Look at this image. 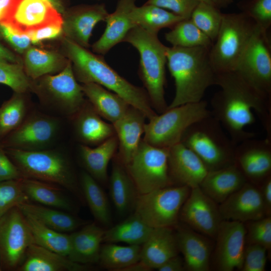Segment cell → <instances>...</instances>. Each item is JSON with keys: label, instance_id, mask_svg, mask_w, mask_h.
Returning <instances> with one entry per match:
<instances>
[{"label": "cell", "instance_id": "obj_1", "mask_svg": "<svg viewBox=\"0 0 271 271\" xmlns=\"http://www.w3.org/2000/svg\"><path fill=\"white\" fill-rule=\"evenodd\" d=\"M216 85L220 87L211 98L212 115L220 123L236 145L254 138L245 127L255 122L253 110L271 139V97L255 89L235 71L217 73Z\"/></svg>", "mask_w": 271, "mask_h": 271}, {"label": "cell", "instance_id": "obj_2", "mask_svg": "<svg viewBox=\"0 0 271 271\" xmlns=\"http://www.w3.org/2000/svg\"><path fill=\"white\" fill-rule=\"evenodd\" d=\"M63 48L71 61L76 80L83 83H95L116 93L130 106L142 111L149 120L157 114L152 108L146 90L121 76L105 61L65 38Z\"/></svg>", "mask_w": 271, "mask_h": 271}, {"label": "cell", "instance_id": "obj_3", "mask_svg": "<svg viewBox=\"0 0 271 271\" xmlns=\"http://www.w3.org/2000/svg\"><path fill=\"white\" fill-rule=\"evenodd\" d=\"M209 48L167 47V64L175 85L171 108L201 101L206 90L216 85L217 73L209 56Z\"/></svg>", "mask_w": 271, "mask_h": 271}, {"label": "cell", "instance_id": "obj_4", "mask_svg": "<svg viewBox=\"0 0 271 271\" xmlns=\"http://www.w3.org/2000/svg\"><path fill=\"white\" fill-rule=\"evenodd\" d=\"M123 42L130 44L138 51L139 77L152 108L156 113H163L168 107L165 97L167 47L159 40L158 34L138 26L128 32Z\"/></svg>", "mask_w": 271, "mask_h": 271}, {"label": "cell", "instance_id": "obj_5", "mask_svg": "<svg viewBox=\"0 0 271 271\" xmlns=\"http://www.w3.org/2000/svg\"><path fill=\"white\" fill-rule=\"evenodd\" d=\"M5 149L23 178L61 186L79 199H84L70 163L61 154L46 150Z\"/></svg>", "mask_w": 271, "mask_h": 271}, {"label": "cell", "instance_id": "obj_6", "mask_svg": "<svg viewBox=\"0 0 271 271\" xmlns=\"http://www.w3.org/2000/svg\"><path fill=\"white\" fill-rule=\"evenodd\" d=\"M181 143L200 159L208 171L234 163L236 145L212 114L192 124Z\"/></svg>", "mask_w": 271, "mask_h": 271}, {"label": "cell", "instance_id": "obj_7", "mask_svg": "<svg viewBox=\"0 0 271 271\" xmlns=\"http://www.w3.org/2000/svg\"><path fill=\"white\" fill-rule=\"evenodd\" d=\"M257 25L242 12L223 13L215 40L209 50L217 73L234 71Z\"/></svg>", "mask_w": 271, "mask_h": 271}, {"label": "cell", "instance_id": "obj_8", "mask_svg": "<svg viewBox=\"0 0 271 271\" xmlns=\"http://www.w3.org/2000/svg\"><path fill=\"white\" fill-rule=\"evenodd\" d=\"M211 114L204 100L167 108L145 123L143 140L154 147L170 148L181 142L192 124Z\"/></svg>", "mask_w": 271, "mask_h": 271}, {"label": "cell", "instance_id": "obj_9", "mask_svg": "<svg viewBox=\"0 0 271 271\" xmlns=\"http://www.w3.org/2000/svg\"><path fill=\"white\" fill-rule=\"evenodd\" d=\"M191 188L187 186H170L139 195L134 213L149 226L173 228L178 224L181 207Z\"/></svg>", "mask_w": 271, "mask_h": 271}, {"label": "cell", "instance_id": "obj_10", "mask_svg": "<svg viewBox=\"0 0 271 271\" xmlns=\"http://www.w3.org/2000/svg\"><path fill=\"white\" fill-rule=\"evenodd\" d=\"M169 148L153 146L142 139L125 167L139 195L174 185L168 167Z\"/></svg>", "mask_w": 271, "mask_h": 271}, {"label": "cell", "instance_id": "obj_11", "mask_svg": "<svg viewBox=\"0 0 271 271\" xmlns=\"http://www.w3.org/2000/svg\"><path fill=\"white\" fill-rule=\"evenodd\" d=\"M33 88L46 104L67 115L74 116L84 106L82 85L74 75L72 65L68 59L65 67L56 75H46Z\"/></svg>", "mask_w": 271, "mask_h": 271}, {"label": "cell", "instance_id": "obj_12", "mask_svg": "<svg viewBox=\"0 0 271 271\" xmlns=\"http://www.w3.org/2000/svg\"><path fill=\"white\" fill-rule=\"evenodd\" d=\"M267 32L257 25L234 71L271 97V47Z\"/></svg>", "mask_w": 271, "mask_h": 271}, {"label": "cell", "instance_id": "obj_13", "mask_svg": "<svg viewBox=\"0 0 271 271\" xmlns=\"http://www.w3.org/2000/svg\"><path fill=\"white\" fill-rule=\"evenodd\" d=\"M33 243L25 216L17 206L0 217V258L3 267L17 270Z\"/></svg>", "mask_w": 271, "mask_h": 271}, {"label": "cell", "instance_id": "obj_14", "mask_svg": "<svg viewBox=\"0 0 271 271\" xmlns=\"http://www.w3.org/2000/svg\"><path fill=\"white\" fill-rule=\"evenodd\" d=\"M246 230L244 223L223 220L218 228L212 263L219 271L241 270L245 248Z\"/></svg>", "mask_w": 271, "mask_h": 271}, {"label": "cell", "instance_id": "obj_15", "mask_svg": "<svg viewBox=\"0 0 271 271\" xmlns=\"http://www.w3.org/2000/svg\"><path fill=\"white\" fill-rule=\"evenodd\" d=\"M217 204L199 187L192 188L181 207L179 220L197 232L215 239L223 220Z\"/></svg>", "mask_w": 271, "mask_h": 271}, {"label": "cell", "instance_id": "obj_16", "mask_svg": "<svg viewBox=\"0 0 271 271\" xmlns=\"http://www.w3.org/2000/svg\"><path fill=\"white\" fill-rule=\"evenodd\" d=\"M58 128L54 118L41 114L28 115L24 122L1 141L4 148L25 151L44 150Z\"/></svg>", "mask_w": 271, "mask_h": 271}, {"label": "cell", "instance_id": "obj_17", "mask_svg": "<svg viewBox=\"0 0 271 271\" xmlns=\"http://www.w3.org/2000/svg\"><path fill=\"white\" fill-rule=\"evenodd\" d=\"M234 163L247 182L259 185L271 173V139L245 140L235 146Z\"/></svg>", "mask_w": 271, "mask_h": 271}, {"label": "cell", "instance_id": "obj_18", "mask_svg": "<svg viewBox=\"0 0 271 271\" xmlns=\"http://www.w3.org/2000/svg\"><path fill=\"white\" fill-rule=\"evenodd\" d=\"M5 23L21 34L55 24H63L62 14L45 0H18Z\"/></svg>", "mask_w": 271, "mask_h": 271}, {"label": "cell", "instance_id": "obj_19", "mask_svg": "<svg viewBox=\"0 0 271 271\" xmlns=\"http://www.w3.org/2000/svg\"><path fill=\"white\" fill-rule=\"evenodd\" d=\"M108 14L104 4L72 7L62 14L63 33L76 44L88 48L93 28L98 23L105 21Z\"/></svg>", "mask_w": 271, "mask_h": 271}, {"label": "cell", "instance_id": "obj_20", "mask_svg": "<svg viewBox=\"0 0 271 271\" xmlns=\"http://www.w3.org/2000/svg\"><path fill=\"white\" fill-rule=\"evenodd\" d=\"M223 220L244 223L265 216L259 188L247 182L219 205Z\"/></svg>", "mask_w": 271, "mask_h": 271}, {"label": "cell", "instance_id": "obj_21", "mask_svg": "<svg viewBox=\"0 0 271 271\" xmlns=\"http://www.w3.org/2000/svg\"><path fill=\"white\" fill-rule=\"evenodd\" d=\"M168 167L174 184L191 189L199 187L208 172L200 159L181 142L169 148Z\"/></svg>", "mask_w": 271, "mask_h": 271}, {"label": "cell", "instance_id": "obj_22", "mask_svg": "<svg viewBox=\"0 0 271 271\" xmlns=\"http://www.w3.org/2000/svg\"><path fill=\"white\" fill-rule=\"evenodd\" d=\"M175 228L179 250L183 255L185 270H209L213 248L212 241L183 223H178Z\"/></svg>", "mask_w": 271, "mask_h": 271}, {"label": "cell", "instance_id": "obj_23", "mask_svg": "<svg viewBox=\"0 0 271 271\" xmlns=\"http://www.w3.org/2000/svg\"><path fill=\"white\" fill-rule=\"evenodd\" d=\"M136 2V0H118L115 11L109 14L105 21L104 32L92 45L94 52L106 54L114 46L122 42L128 32L136 26L131 17Z\"/></svg>", "mask_w": 271, "mask_h": 271}, {"label": "cell", "instance_id": "obj_24", "mask_svg": "<svg viewBox=\"0 0 271 271\" xmlns=\"http://www.w3.org/2000/svg\"><path fill=\"white\" fill-rule=\"evenodd\" d=\"M145 114L130 106L113 126L118 141V160L126 166L136 152L144 132Z\"/></svg>", "mask_w": 271, "mask_h": 271}, {"label": "cell", "instance_id": "obj_25", "mask_svg": "<svg viewBox=\"0 0 271 271\" xmlns=\"http://www.w3.org/2000/svg\"><path fill=\"white\" fill-rule=\"evenodd\" d=\"M247 182L233 163L216 170L208 171L199 187L217 204H220Z\"/></svg>", "mask_w": 271, "mask_h": 271}, {"label": "cell", "instance_id": "obj_26", "mask_svg": "<svg viewBox=\"0 0 271 271\" xmlns=\"http://www.w3.org/2000/svg\"><path fill=\"white\" fill-rule=\"evenodd\" d=\"M179 252L176 233L173 228H155L142 245L140 260L151 270L157 269Z\"/></svg>", "mask_w": 271, "mask_h": 271}, {"label": "cell", "instance_id": "obj_27", "mask_svg": "<svg viewBox=\"0 0 271 271\" xmlns=\"http://www.w3.org/2000/svg\"><path fill=\"white\" fill-rule=\"evenodd\" d=\"M105 232L95 223H88L70 234V250L68 258L81 264L98 262L101 243Z\"/></svg>", "mask_w": 271, "mask_h": 271}, {"label": "cell", "instance_id": "obj_28", "mask_svg": "<svg viewBox=\"0 0 271 271\" xmlns=\"http://www.w3.org/2000/svg\"><path fill=\"white\" fill-rule=\"evenodd\" d=\"M89 267L35 243L28 248L19 271H84Z\"/></svg>", "mask_w": 271, "mask_h": 271}, {"label": "cell", "instance_id": "obj_29", "mask_svg": "<svg viewBox=\"0 0 271 271\" xmlns=\"http://www.w3.org/2000/svg\"><path fill=\"white\" fill-rule=\"evenodd\" d=\"M73 116L75 133L83 145H98L115 135L113 124L102 120L90 103Z\"/></svg>", "mask_w": 271, "mask_h": 271}, {"label": "cell", "instance_id": "obj_30", "mask_svg": "<svg viewBox=\"0 0 271 271\" xmlns=\"http://www.w3.org/2000/svg\"><path fill=\"white\" fill-rule=\"evenodd\" d=\"M82 87L94 110L112 124L121 118L130 106L116 93L96 83H83Z\"/></svg>", "mask_w": 271, "mask_h": 271}, {"label": "cell", "instance_id": "obj_31", "mask_svg": "<svg viewBox=\"0 0 271 271\" xmlns=\"http://www.w3.org/2000/svg\"><path fill=\"white\" fill-rule=\"evenodd\" d=\"M17 207L26 215H30L44 225L61 232L74 231L89 223L69 212L30 202L22 203Z\"/></svg>", "mask_w": 271, "mask_h": 271}, {"label": "cell", "instance_id": "obj_32", "mask_svg": "<svg viewBox=\"0 0 271 271\" xmlns=\"http://www.w3.org/2000/svg\"><path fill=\"white\" fill-rule=\"evenodd\" d=\"M124 166L114 161L109 178L110 195L117 212L123 215L134 207L139 195Z\"/></svg>", "mask_w": 271, "mask_h": 271}, {"label": "cell", "instance_id": "obj_33", "mask_svg": "<svg viewBox=\"0 0 271 271\" xmlns=\"http://www.w3.org/2000/svg\"><path fill=\"white\" fill-rule=\"evenodd\" d=\"M117 149L118 141L115 135L94 148L85 145H81L80 157L88 173L95 180L105 183L109 162Z\"/></svg>", "mask_w": 271, "mask_h": 271}, {"label": "cell", "instance_id": "obj_34", "mask_svg": "<svg viewBox=\"0 0 271 271\" xmlns=\"http://www.w3.org/2000/svg\"><path fill=\"white\" fill-rule=\"evenodd\" d=\"M21 183L29 200L70 213L74 211V205L62 190L51 184L26 178L21 179Z\"/></svg>", "mask_w": 271, "mask_h": 271}, {"label": "cell", "instance_id": "obj_35", "mask_svg": "<svg viewBox=\"0 0 271 271\" xmlns=\"http://www.w3.org/2000/svg\"><path fill=\"white\" fill-rule=\"evenodd\" d=\"M68 60L56 52L30 47L25 52L23 68L31 80H36L61 71Z\"/></svg>", "mask_w": 271, "mask_h": 271}, {"label": "cell", "instance_id": "obj_36", "mask_svg": "<svg viewBox=\"0 0 271 271\" xmlns=\"http://www.w3.org/2000/svg\"><path fill=\"white\" fill-rule=\"evenodd\" d=\"M153 229L134 212L122 222L105 230L103 242L142 245Z\"/></svg>", "mask_w": 271, "mask_h": 271}, {"label": "cell", "instance_id": "obj_37", "mask_svg": "<svg viewBox=\"0 0 271 271\" xmlns=\"http://www.w3.org/2000/svg\"><path fill=\"white\" fill-rule=\"evenodd\" d=\"M131 17L136 26L155 34H158L163 28L171 29L185 19L167 10L146 4L141 7L136 6L131 12Z\"/></svg>", "mask_w": 271, "mask_h": 271}, {"label": "cell", "instance_id": "obj_38", "mask_svg": "<svg viewBox=\"0 0 271 271\" xmlns=\"http://www.w3.org/2000/svg\"><path fill=\"white\" fill-rule=\"evenodd\" d=\"M80 186L92 214L99 223L110 226L112 219L108 200L96 180L88 172L80 176Z\"/></svg>", "mask_w": 271, "mask_h": 271}, {"label": "cell", "instance_id": "obj_39", "mask_svg": "<svg viewBox=\"0 0 271 271\" xmlns=\"http://www.w3.org/2000/svg\"><path fill=\"white\" fill-rule=\"evenodd\" d=\"M24 215L31 230L34 243L68 257L70 250V234L55 230L33 217Z\"/></svg>", "mask_w": 271, "mask_h": 271}, {"label": "cell", "instance_id": "obj_40", "mask_svg": "<svg viewBox=\"0 0 271 271\" xmlns=\"http://www.w3.org/2000/svg\"><path fill=\"white\" fill-rule=\"evenodd\" d=\"M141 248L142 245L123 246L106 243L101 245L98 262L107 269L122 271L140 260Z\"/></svg>", "mask_w": 271, "mask_h": 271}, {"label": "cell", "instance_id": "obj_41", "mask_svg": "<svg viewBox=\"0 0 271 271\" xmlns=\"http://www.w3.org/2000/svg\"><path fill=\"white\" fill-rule=\"evenodd\" d=\"M165 35V39L172 46L183 48L211 47L212 41L202 32L191 19H183Z\"/></svg>", "mask_w": 271, "mask_h": 271}, {"label": "cell", "instance_id": "obj_42", "mask_svg": "<svg viewBox=\"0 0 271 271\" xmlns=\"http://www.w3.org/2000/svg\"><path fill=\"white\" fill-rule=\"evenodd\" d=\"M25 93L14 92L0 107V141L17 128L28 116L29 105Z\"/></svg>", "mask_w": 271, "mask_h": 271}, {"label": "cell", "instance_id": "obj_43", "mask_svg": "<svg viewBox=\"0 0 271 271\" xmlns=\"http://www.w3.org/2000/svg\"><path fill=\"white\" fill-rule=\"evenodd\" d=\"M220 10L212 5L199 2L190 17L194 24L213 43L216 39L221 24L223 13Z\"/></svg>", "mask_w": 271, "mask_h": 271}, {"label": "cell", "instance_id": "obj_44", "mask_svg": "<svg viewBox=\"0 0 271 271\" xmlns=\"http://www.w3.org/2000/svg\"><path fill=\"white\" fill-rule=\"evenodd\" d=\"M33 83L21 64L0 59V84L9 86L14 92L26 93L32 89Z\"/></svg>", "mask_w": 271, "mask_h": 271}, {"label": "cell", "instance_id": "obj_45", "mask_svg": "<svg viewBox=\"0 0 271 271\" xmlns=\"http://www.w3.org/2000/svg\"><path fill=\"white\" fill-rule=\"evenodd\" d=\"M29 200L23 190L21 179L0 181V217L11 209Z\"/></svg>", "mask_w": 271, "mask_h": 271}, {"label": "cell", "instance_id": "obj_46", "mask_svg": "<svg viewBox=\"0 0 271 271\" xmlns=\"http://www.w3.org/2000/svg\"><path fill=\"white\" fill-rule=\"evenodd\" d=\"M237 7L258 27L267 31L271 25V0H242Z\"/></svg>", "mask_w": 271, "mask_h": 271}, {"label": "cell", "instance_id": "obj_47", "mask_svg": "<svg viewBox=\"0 0 271 271\" xmlns=\"http://www.w3.org/2000/svg\"><path fill=\"white\" fill-rule=\"evenodd\" d=\"M246 241L247 244L262 246L269 252L271 249V216L247 222Z\"/></svg>", "mask_w": 271, "mask_h": 271}, {"label": "cell", "instance_id": "obj_48", "mask_svg": "<svg viewBox=\"0 0 271 271\" xmlns=\"http://www.w3.org/2000/svg\"><path fill=\"white\" fill-rule=\"evenodd\" d=\"M265 248L258 244L245 246L242 271H264L266 262Z\"/></svg>", "mask_w": 271, "mask_h": 271}, {"label": "cell", "instance_id": "obj_49", "mask_svg": "<svg viewBox=\"0 0 271 271\" xmlns=\"http://www.w3.org/2000/svg\"><path fill=\"white\" fill-rule=\"evenodd\" d=\"M198 3V0H148L145 4L162 8L186 19L190 18Z\"/></svg>", "mask_w": 271, "mask_h": 271}, {"label": "cell", "instance_id": "obj_50", "mask_svg": "<svg viewBox=\"0 0 271 271\" xmlns=\"http://www.w3.org/2000/svg\"><path fill=\"white\" fill-rule=\"evenodd\" d=\"M0 37L17 53L23 54L30 47V39L25 34L18 33L8 25L0 23Z\"/></svg>", "mask_w": 271, "mask_h": 271}, {"label": "cell", "instance_id": "obj_51", "mask_svg": "<svg viewBox=\"0 0 271 271\" xmlns=\"http://www.w3.org/2000/svg\"><path fill=\"white\" fill-rule=\"evenodd\" d=\"M22 178L21 173L7 155L0 141V181Z\"/></svg>", "mask_w": 271, "mask_h": 271}, {"label": "cell", "instance_id": "obj_52", "mask_svg": "<svg viewBox=\"0 0 271 271\" xmlns=\"http://www.w3.org/2000/svg\"><path fill=\"white\" fill-rule=\"evenodd\" d=\"M63 24H55L30 31L26 35L31 43L37 44L43 41L57 38L63 33Z\"/></svg>", "mask_w": 271, "mask_h": 271}, {"label": "cell", "instance_id": "obj_53", "mask_svg": "<svg viewBox=\"0 0 271 271\" xmlns=\"http://www.w3.org/2000/svg\"><path fill=\"white\" fill-rule=\"evenodd\" d=\"M259 185L265 216H271V175L267 176Z\"/></svg>", "mask_w": 271, "mask_h": 271}, {"label": "cell", "instance_id": "obj_54", "mask_svg": "<svg viewBox=\"0 0 271 271\" xmlns=\"http://www.w3.org/2000/svg\"><path fill=\"white\" fill-rule=\"evenodd\" d=\"M157 270L159 271L185 270L184 259L178 254L166 260Z\"/></svg>", "mask_w": 271, "mask_h": 271}, {"label": "cell", "instance_id": "obj_55", "mask_svg": "<svg viewBox=\"0 0 271 271\" xmlns=\"http://www.w3.org/2000/svg\"><path fill=\"white\" fill-rule=\"evenodd\" d=\"M18 0H0V23L6 22L12 14Z\"/></svg>", "mask_w": 271, "mask_h": 271}, {"label": "cell", "instance_id": "obj_56", "mask_svg": "<svg viewBox=\"0 0 271 271\" xmlns=\"http://www.w3.org/2000/svg\"><path fill=\"white\" fill-rule=\"evenodd\" d=\"M0 37V59L10 62L21 64L19 58L3 43Z\"/></svg>", "mask_w": 271, "mask_h": 271}, {"label": "cell", "instance_id": "obj_57", "mask_svg": "<svg viewBox=\"0 0 271 271\" xmlns=\"http://www.w3.org/2000/svg\"><path fill=\"white\" fill-rule=\"evenodd\" d=\"M199 2H203L219 9L228 7L233 2V0H198Z\"/></svg>", "mask_w": 271, "mask_h": 271}, {"label": "cell", "instance_id": "obj_58", "mask_svg": "<svg viewBox=\"0 0 271 271\" xmlns=\"http://www.w3.org/2000/svg\"><path fill=\"white\" fill-rule=\"evenodd\" d=\"M151 269L141 260L126 267L122 271H149Z\"/></svg>", "mask_w": 271, "mask_h": 271}, {"label": "cell", "instance_id": "obj_59", "mask_svg": "<svg viewBox=\"0 0 271 271\" xmlns=\"http://www.w3.org/2000/svg\"><path fill=\"white\" fill-rule=\"evenodd\" d=\"M50 2L61 14L65 11V7L60 0H45Z\"/></svg>", "mask_w": 271, "mask_h": 271}, {"label": "cell", "instance_id": "obj_60", "mask_svg": "<svg viewBox=\"0 0 271 271\" xmlns=\"http://www.w3.org/2000/svg\"><path fill=\"white\" fill-rule=\"evenodd\" d=\"M3 265H2L1 258H0V271L3 270Z\"/></svg>", "mask_w": 271, "mask_h": 271}]
</instances>
